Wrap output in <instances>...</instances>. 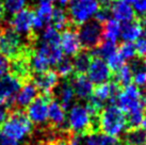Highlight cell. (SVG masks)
I'll use <instances>...</instances> for the list:
<instances>
[{
  "mask_svg": "<svg viewBox=\"0 0 146 145\" xmlns=\"http://www.w3.org/2000/svg\"><path fill=\"white\" fill-rule=\"evenodd\" d=\"M62 79H63L62 82L59 81L56 88L52 90L51 95L53 99L58 101L64 110H68L69 107L74 104L75 93L73 91L68 78H62Z\"/></svg>",
  "mask_w": 146,
  "mask_h": 145,
  "instance_id": "8fae6325",
  "label": "cell"
},
{
  "mask_svg": "<svg viewBox=\"0 0 146 145\" xmlns=\"http://www.w3.org/2000/svg\"><path fill=\"white\" fill-rule=\"evenodd\" d=\"M51 94H41L38 93L34 99L28 105L26 109V114L31 123L37 127H42L47 124L48 120V105L52 100Z\"/></svg>",
  "mask_w": 146,
  "mask_h": 145,
  "instance_id": "52a82bcc",
  "label": "cell"
},
{
  "mask_svg": "<svg viewBox=\"0 0 146 145\" xmlns=\"http://www.w3.org/2000/svg\"><path fill=\"white\" fill-rule=\"evenodd\" d=\"M92 96L95 97L97 100H99L105 105L106 101L109 100V84L104 83V84L95 85V88L93 89Z\"/></svg>",
  "mask_w": 146,
  "mask_h": 145,
  "instance_id": "d6a6232c",
  "label": "cell"
},
{
  "mask_svg": "<svg viewBox=\"0 0 146 145\" xmlns=\"http://www.w3.org/2000/svg\"><path fill=\"white\" fill-rule=\"evenodd\" d=\"M53 7L50 1H41L35 10V17H37L42 23L46 26L50 24L51 14H52Z\"/></svg>",
  "mask_w": 146,
  "mask_h": 145,
  "instance_id": "d4e9b609",
  "label": "cell"
},
{
  "mask_svg": "<svg viewBox=\"0 0 146 145\" xmlns=\"http://www.w3.org/2000/svg\"><path fill=\"white\" fill-rule=\"evenodd\" d=\"M115 0H98V5L100 9H107V10H111L112 5H113Z\"/></svg>",
  "mask_w": 146,
  "mask_h": 145,
  "instance_id": "60d3db41",
  "label": "cell"
},
{
  "mask_svg": "<svg viewBox=\"0 0 146 145\" xmlns=\"http://www.w3.org/2000/svg\"><path fill=\"white\" fill-rule=\"evenodd\" d=\"M135 51H137V56L144 58L146 56V33L142 32V34L140 35L137 43H135Z\"/></svg>",
  "mask_w": 146,
  "mask_h": 145,
  "instance_id": "836d02e7",
  "label": "cell"
},
{
  "mask_svg": "<svg viewBox=\"0 0 146 145\" xmlns=\"http://www.w3.org/2000/svg\"><path fill=\"white\" fill-rule=\"evenodd\" d=\"M88 74H89L88 78L95 85L108 83L112 77V72L108 67L107 63L97 57H93L88 69Z\"/></svg>",
  "mask_w": 146,
  "mask_h": 145,
  "instance_id": "9c48e42d",
  "label": "cell"
},
{
  "mask_svg": "<svg viewBox=\"0 0 146 145\" xmlns=\"http://www.w3.org/2000/svg\"><path fill=\"white\" fill-rule=\"evenodd\" d=\"M102 132L117 137L126 127V114L116 105H109L105 107L99 114Z\"/></svg>",
  "mask_w": 146,
  "mask_h": 145,
  "instance_id": "277c9868",
  "label": "cell"
},
{
  "mask_svg": "<svg viewBox=\"0 0 146 145\" xmlns=\"http://www.w3.org/2000/svg\"><path fill=\"white\" fill-rule=\"evenodd\" d=\"M133 81L138 86H143L146 84V72H139L133 75Z\"/></svg>",
  "mask_w": 146,
  "mask_h": 145,
  "instance_id": "f35d334b",
  "label": "cell"
},
{
  "mask_svg": "<svg viewBox=\"0 0 146 145\" xmlns=\"http://www.w3.org/2000/svg\"><path fill=\"white\" fill-rule=\"evenodd\" d=\"M21 82L11 74L0 77V100H7L8 98L16 96L21 89Z\"/></svg>",
  "mask_w": 146,
  "mask_h": 145,
  "instance_id": "9a60e30c",
  "label": "cell"
},
{
  "mask_svg": "<svg viewBox=\"0 0 146 145\" xmlns=\"http://www.w3.org/2000/svg\"><path fill=\"white\" fill-rule=\"evenodd\" d=\"M5 16H13L26 7V0H2Z\"/></svg>",
  "mask_w": 146,
  "mask_h": 145,
  "instance_id": "f1b7e54d",
  "label": "cell"
},
{
  "mask_svg": "<svg viewBox=\"0 0 146 145\" xmlns=\"http://www.w3.org/2000/svg\"><path fill=\"white\" fill-rule=\"evenodd\" d=\"M77 35L80 46L84 50L92 51L104 42V24L96 19H89L77 27Z\"/></svg>",
  "mask_w": 146,
  "mask_h": 145,
  "instance_id": "3957f363",
  "label": "cell"
},
{
  "mask_svg": "<svg viewBox=\"0 0 146 145\" xmlns=\"http://www.w3.org/2000/svg\"><path fill=\"white\" fill-rule=\"evenodd\" d=\"M50 24H51L53 28L57 29L58 31H64L66 29H77V27H75L70 23L66 11L61 7L53 8Z\"/></svg>",
  "mask_w": 146,
  "mask_h": 145,
  "instance_id": "ac0fdd59",
  "label": "cell"
},
{
  "mask_svg": "<svg viewBox=\"0 0 146 145\" xmlns=\"http://www.w3.org/2000/svg\"><path fill=\"white\" fill-rule=\"evenodd\" d=\"M9 66H10L9 60L3 55L0 53V77L4 76L9 72Z\"/></svg>",
  "mask_w": 146,
  "mask_h": 145,
  "instance_id": "8d00e7d4",
  "label": "cell"
},
{
  "mask_svg": "<svg viewBox=\"0 0 146 145\" xmlns=\"http://www.w3.org/2000/svg\"><path fill=\"white\" fill-rule=\"evenodd\" d=\"M56 66L57 75L61 78H68L72 74H74V66H73V60L68 56L62 57L60 61L58 62Z\"/></svg>",
  "mask_w": 146,
  "mask_h": 145,
  "instance_id": "83f0119b",
  "label": "cell"
},
{
  "mask_svg": "<svg viewBox=\"0 0 146 145\" xmlns=\"http://www.w3.org/2000/svg\"><path fill=\"white\" fill-rule=\"evenodd\" d=\"M121 1H123V2H126V3H134L137 0H121Z\"/></svg>",
  "mask_w": 146,
  "mask_h": 145,
  "instance_id": "f6af8a7d",
  "label": "cell"
},
{
  "mask_svg": "<svg viewBox=\"0 0 146 145\" xmlns=\"http://www.w3.org/2000/svg\"><path fill=\"white\" fill-rule=\"evenodd\" d=\"M124 145H145L146 129L142 126L127 128L122 137Z\"/></svg>",
  "mask_w": 146,
  "mask_h": 145,
  "instance_id": "d6986e66",
  "label": "cell"
},
{
  "mask_svg": "<svg viewBox=\"0 0 146 145\" xmlns=\"http://www.w3.org/2000/svg\"><path fill=\"white\" fill-rule=\"evenodd\" d=\"M115 51H116V43H113V42L108 40H104L102 45L96 49L92 50L91 53L93 57H97L102 60H107Z\"/></svg>",
  "mask_w": 146,
  "mask_h": 145,
  "instance_id": "484cf974",
  "label": "cell"
},
{
  "mask_svg": "<svg viewBox=\"0 0 146 145\" xmlns=\"http://www.w3.org/2000/svg\"><path fill=\"white\" fill-rule=\"evenodd\" d=\"M93 59V56L91 51L89 50H79L74 58L73 66H74V74H80V75H85L88 72V69L90 67L91 61Z\"/></svg>",
  "mask_w": 146,
  "mask_h": 145,
  "instance_id": "44dd1931",
  "label": "cell"
},
{
  "mask_svg": "<svg viewBox=\"0 0 146 145\" xmlns=\"http://www.w3.org/2000/svg\"><path fill=\"white\" fill-rule=\"evenodd\" d=\"M111 13L114 19L117 21H129L135 18L133 9L130 7L128 3L123 2L121 0H115L113 5L111 8Z\"/></svg>",
  "mask_w": 146,
  "mask_h": 145,
  "instance_id": "ffe728a7",
  "label": "cell"
},
{
  "mask_svg": "<svg viewBox=\"0 0 146 145\" xmlns=\"http://www.w3.org/2000/svg\"><path fill=\"white\" fill-rule=\"evenodd\" d=\"M4 18H5V13H4L3 4H2V0H0V24L3 23Z\"/></svg>",
  "mask_w": 146,
  "mask_h": 145,
  "instance_id": "7bdbcfd3",
  "label": "cell"
},
{
  "mask_svg": "<svg viewBox=\"0 0 146 145\" xmlns=\"http://www.w3.org/2000/svg\"><path fill=\"white\" fill-rule=\"evenodd\" d=\"M9 114H10V111L8 110V108L4 106V104H1L0 105V126L8 120Z\"/></svg>",
  "mask_w": 146,
  "mask_h": 145,
  "instance_id": "ab89813d",
  "label": "cell"
},
{
  "mask_svg": "<svg viewBox=\"0 0 146 145\" xmlns=\"http://www.w3.org/2000/svg\"><path fill=\"white\" fill-rule=\"evenodd\" d=\"M142 34V29L139 25L137 17L132 20L125 21L121 26V35L124 42H133L137 41Z\"/></svg>",
  "mask_w": 146,
  "mask_h": 145,
  "instance_id": "7402d4cb",
  "label": "cell"
},
{
  "mask_svg": "<svg viewBox=\"0 0 146 145\" xmlns=\"http://www.w3.org/2000/svg\"><path fill=\"white\" fill-rule=\"evenodd\" d=\"M47 124L53 129H69L68 123L65 120V111L60 104L54 99L48 105V120Z\"/></svg>",
  "mask_w": 146,
  "mask_h": 145,
  "instance_id": "5bb4252c",
  "label": "cell"
},
{
  "mask_svg": "<svg viewBox=\"0 0 146 145\" xmlns=\"http://www.w3.org/2000/svg\"><path fill=\"white\" fill-rule=\"evenodd\" d=\"M60 5H67V3L69 2V0H57Z\"/></svg>",
  "mask_w": 146,
  "mask_h": 145,
  "instance_id": "ee69618b",
  "label": "cell"
},
{
  "mask_svg": "<svg viewBox=\"0 0 146 145\" xmlns=\"http://www.w3.org/2000/svg\"><path fill=\"white\" fill-rule=\"evenodd\" d=\"M42 41L46 43H50V44H60L61 35L57 29L53 28L51 25H48L43 29Z\"/></svg>",
  "mask_w": 146,
  "mask_h": 145,
  "instance_id": "f546056e",
  "label": "cell"
},
{
  "mask_svg": "<svg viewBox=\"0 0 146 145\" xmlns=\"http://www.w3.org/2000/svg\"><path fill=\"white\" fill-rule=\"evenodd\" d=\"M0 131L16 141H21L33 132V125L24 110L15 109L10 112L8 120L0 126Z\"/></svg>",
  "mask_w": 146,
  "mask_h": 145,
  "instance_id": "7a4b0ae2",
  "label": "cell"
},
{
  "mask_svg": "<svg viewBox=\"0 0 146 145\" xmlns=\"http://www.w3.org/2000/svg\"><path fill=\"white\" fill-rule=\"evenodd\" d=\"M113 80L121 85L122 89H125L126 86L131 84V82L133 81V74L130 69L129 65L124 64L122 69H119L117 72L113 74Z\"/></svg>",
  "mask_w": 146,
  "mask_h": 145,
  "instance_id": "4316f807",
  "label": "cell"
},
{
  "mask_svg": "<svg viewBox=\"0 0 146 145\" xmlns=\"http://www.w3.org/2000/svg\"><path fill=\"white\" fill-rule=\"evenodd\" d=\"M116 106L122 109V111L125 114L139 109H143L140 89L133 84L126 86L118 96Z\"/></svg>",
  "mask_w": 146,
  "mask_h": 145,
  "instance_id": "ba28073f",
  "label": "cell"
},
{
  "mask_svg": "<svg viewBox=\"0 0 146 145\" xmlns=\"http://www.w3.org/2000/svg\"><path fill=\"white\" fill-rule=\"evenodd\" d=\"M1 104H3V101L2 100H0V105H1Z\"/></svg>",
  "mask_w": 146,
  "mask_h": 145,
  "instance_id": "bcb514c9",
  "label": "cell"
},
{
  "mask_svg": "<svg viewBox=\"0 0 146 145\" xmlns=\"http://www.w3.org/2000/svg\"><path fill=\"white\" fill-rule=\"evenodd\" d=\"M98 9V0H69L66 13L70 23L75 27H78L91 19Z\"/></svg>",
  "mask_w": 146,
  "mask_h": 145,
  "instance_id": "5b68a950",
  "label": "cell"
},
{
  "mask_svg": "<svg viewBox=\"0 0 146 145\" xmlns=\"http://www.w3.org/2000/svg\"><path fill=\"white\" fill-rule=\"evenodd\" d=\"M70 85L73 88L75 95L80 99H86L92 95L93 92V83L85 75L80 74H72L68 77Z\"/></svg>",
  "mask_w": 146,
  "mask_h": 145,
  "instance_id": "7c38bea8",
  "label": "cell"
},
{
  "mask_svg": "<svg viewBox=\"0 0 146 145\" xmlns=\"http://www.w3.org/2000/svg\"><path fill=\"white\" fill-rule=\"evenodd\" d=\"M34 85L38 90V93L41 94H51L52 90L56 88L58 82L60 81V77L57 75L54 71H45L42 72H35L32 74L31 78Z\"/></svg>",
  "mask_w": 146,
  "mask_h": 145,
  "instance_id": "30bf717a",
  "label": "cell"
},
{
  "mask_svg": "<svg viewBox=\"0 0 146 145\" xmlns=\"http://www.w3.org/2000/svg\"><path fill=\"white\" fill-rule=\"evenodd\" d=\"M35 53L45 59L48 62V64L54 66L63 57V50L60 44H50L42 41L41 43H37L35 47Z\"/></svg>",
  "mask_w": 146,
  "mask_h": 145,
  "instance_id": "4fadbf2b",
  "label": "cell"
},
{
  "mask_svg": "<svg viewBox=\"0 0 146 145\" xmlns=\"http://www.w3.org/2000/svg\"><path fill=\"white\" fill-rule=\"evenodd\" d=\"M112 13L111 10H107V9H98V11L95 14V19L98 20L99 23L105 24L106 21H108L109 19H111Z\"/></svg>",
  "mask_w": 146,
  "mask_h": 145,
  "instance_id": "e575fe53",
  "label": "cell"
},
{
  "mask_svg": "<svg viewBox=\"0 0 146 145\" xmlns=\"http://www.w3.org/2000/svg\"><path fill=\"white\" fill-rule=\"evenodd\" d=\"M121 35V25L117 20L109 19L104 24V37L105 40L116 43Z\"/></svg>",
  "mask_w": 146,
  "mask_h": 145,
  "instance_id": "cb8c5ba5",
  "label": "cell"
},
{
  "mask_svg": "<svg viewBox=\"0 0 146 145\" xmlns=\"http://www.w3.org/2000/svg\"><path fill=\"white\" fill-rule=\"evenodd\" d=\"M77 29H66L61 35L60 45L63 50V53L66 56H75L80 50V42L77 35Z\"/></svg>",
  "mask_w": 146,
  "mask_h": 145,
  "instance_id": "2e32d148",
  "label": "cell"
},
{
  "mask_svg": "<svg viewBox=\"0 0 146 145\" xmlns=\"http://www.w3.org/2000/svg\"><path fill=\"white\" fill-rule=\"evenodd\" d=\"M137 19L139 21V25L142 29V32L146 33V14L145 15H142V16H138Z\"/></svg>",
  "mask_w": 146,
  "mask_h": 145,
  "instance_id": "b9f144b4",
  "label": "cell"
},
{
  "mask_svg": "<svg viewBox=\"0 0 146 145\" xmlns=\"http://www.w3.org/2000/svg\"><path fill=\"white\" fill-rule=\"evenodd\" d=\"M145 145H146V144H145Z\"/></svg>",
  "mask_w": 146,
  "mask_h": 145,
  "instance_id": "7dc6e473",
  "label": "cell"
},
{
  "mask_svg": "<svg viewBox=\"0 0 146 145\" xmlns=\"http://www.w3.org/2000/svg\"><path fill=\"white\" fill-rule=\"evenodd\" d=\"M68 127L76 137H85L92 133L91 114L84 105L75 104L68 113Z\"/></svg>",
  "mask_w": 146,
  "mask_h": 145,
  "instance_id": "8992f818",
  "label": "cell"
},
{
  "mask_svg": "<svg viewBox=\"0 0 146 145\" xmlns=\"http://www.w3.org/2000/svg\"><path fill=\"white\" fill-rule=\"evenodd\" d=\"M85 145H116L118 144L115 137L108 136L104 132L92 133L85 136Z\"/></svg>",
  "mask_w": 146,
  "mask_h": 145,
  "instance_id": "603a6c76",
  "label": "cell"
},
{
  "mask_svg": "<svg viewBox=\"0 0 146 145\" xmlns=\"http://www.w3.org/2000/svg\"><path fill=\"white\" fill-rule=\"evenodd\" d=\"M34 51L35 47L15 32L7 21L0 24V53L9 61L21 56H31Z\"/></svg>",
  "mask_w": 146,
  "mask_h": 145,
  "instance_id": "6da1fadb",
  "label": "cell"
},
{
  "mask_svg": "<svg viewBox=\"0 0 146 145\" xmlns=\"http://www.w3.org/2000/svg\"><path fill=\"white\" fill-rule=\"evenodd\" d=\"M134 12L138 13L139 16L146 14V0H137L134 2Z\"/></svg>",
  "mask_w": 146,
  "mask_h": 145,
  "instance_id": "d590c367",
  "label": "cell"
},
{
  "mask_svg": "<svg viewBox=\"0 0 146 145\" xmlns=\"http://www.w3.org/2000/svg\"><path fill=\"white\" fill-rule=\"evenodd\" d=\"M0 145H18V141L0 131Z\"/></svg>",
  "mask_w": 146,
  "mask_h": 145,
  "instance_id": "74e56055",
  "label": "cell"
},
{
  "mask_svg": "<svg viewBox=\"0 0 146 145\" xmlns=\"http://www.w3.org/2000/svg\"><path fill=\"white\" fill-rule=\"evenodd\" d=\"M117 51L123 57L124 60H131L137 56L135 46L132 42H123L122 44L118 46Z\"/></svg>",
  "mask_w": 146,
  "mask_h": 145,
  "instance_id": "4dcf8cb0",
  "label": "cell"
},
{
  "mask_svg": "<svg viewBox=\"0 0 146 145\" xmlns=\"http://www.w3.org/2000/svg\"><path fill=\"white\" fill-rule=\"evenodd\" d=\"M38 95V90L34 85L32 81H29L27 83L23 84L21 89L18 91L15 97V107L16 109L27 108L28 105Z\"/></svg>",
  "mask_w": 146,
  "mask_h": 145,
  "instance_id": "e0dca14e",
  "label": "cell"
},
{
  "mask_svg": "<svg viewBox=\"0 0 146 145\" xmlns=\"http://www.w3.org/2000/svg\"><path fill=\"white\" fill-rule=\"evenodd\" d=\"M107 61H108V64H107L108 67L110 69L111 72H113V74L117 72L118 71L124 66V64H125V60H124L123 57L118 53L117 50L114 53H112V55L107 59Z\"/></svg>",
  "mask_w": 146,
  "mask_h": 145,
  "instance_id": "1f68e13d",
  "label": "cell"
}]
</instances>
